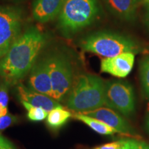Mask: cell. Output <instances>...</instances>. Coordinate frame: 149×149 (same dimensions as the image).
<instances>
[{"label":"cell","instance_id":"1","mask_svg":"<svg viewBox=\"0 0 149 149\" xmlns=\"http://www.w3.org/2000/svg\"><path fill=\"white\" fill-rule=\"evenodd\" d=\"M45 44L46 37L39 30H28L0 59V76L9 84L19 81L31 71Z\"/></svg>","mask_w":149,"mask_h":149},{"label":"cell","instance_id":"2","mask_svg":"<svg viewBox=\"0 0 149 149\" xmlns=\"http://www.w3.org/2000/svg\"><path fill=\"white\" fill-rule=\"evenodd\" d=\"M66 104L69 109L81 113L104 107L105 83L94 74H80L74 80Z\"/></svg>","mask_w":149,"mask_h":149},{"label":"cell","instance_id":"3","mask_svg":"<svg viewBox=\"0 0 149 149\" xmlns=\"http://www.w3.org/2000/svg\"><path fill=\"white\" fill-rule=\"evenodd\" d=\"M98 11L96 0H64L59 14V26L66 33H74L92 23Z\"/></svg>","mask_w":149,"mask_h":149},{"label":"cell","instance_id":"4","mask_svg":"<svg viewBox=\"0 0 149 149\" xmlns=\"http://www.w3.org/2000/svg\"><path fill=\"white\" fill-rule=\"evenodd\" d=\"M84 51L102 56L105 58L120 54L136 53L138 47L129 38L111 33H97L85 38L81 43Z\"/></svg>","mask_w":149,"mask_h":149},{"label":"cell","instance_id":"5","mask_svg":"<svg viewBox=\"0 0 149 149\" xmlns=\"http://www.w3.org/2000/svg\"><path fill=\"white\" fill-rule=\"evenodd\" d=\"M47 61L52 84L51 97L62 102L68 97L74 81L72 66L66 57L59 54L47 57Z\"/></svg>","mask_w":149,"mask_h":149},{"label":"cell","instance_id":"6","mask_svg":"<svg viewBox=\"0 0 149 149\" xmlns=\"http://www.w3.org/2000/svg\"><path fill=\"white\" fill-rule=\"evenodd\" d=\"M106 107L129 116L135 111V96L129 84L120 81L105 83Z\"/></svg>","mask_w":149,"mask_h":149},{"label":"cell","instance_id":"7","mask_svg":"<svg viewBox=\"0 0 149 149\" xmlns=\"http://www.w3.org/2000/svg\"><path fill=\"white\" fill-rule=\"evenodd\" d=\"M22 15L17 9L0 6V59L21 36Z\"/></svg>","mask_w":149,"mask_h":149},{"label":"cell","instance_id":"8","mask_svg":"<svg viewBox=\"0 0 149 149\" xmlns=\"http://www.w3.org/2000/svg\"><path fill=\"white\" fill-rule=\"evenodd\" d=\"M28 86L35 92L51 97L52 84L47 58L35 63L31 68Z\"/></svg>","mask_w":149,"mask_h":149},{"label":"cell","instance_id":"9","mask_svg":"<svg viewBox=\"0 0 149 149\" xmlns=\"http://www.w3.org/2000/svg\"><path fill=\"white\" fill-rule=\"evenodd\" d=\"M135 61V54L126 52L113 57L104 58L101 61L100 69L103 72L117 77H125L131 72Z\"/></svg>","mask_w":149,"mask_h":149},{"label":"cell","instance_id":"10","mask_svg":"<svg viewBox=\"0 0 149 149\" xmlns=\"http://www.w3.org/2000/svg\"><path fill=\"white\" fill-rule=\"evenodd\" d=\"M87 116L93 117L103 122L122 134H133V128L128 122L110 108L101 107L92 111L83 113Z\"/></svg>","mask_w":149,"mask_h":149},{"label":"cell","instance_id":"11","mask_svg":"<svg viewBox=\"0 0 149 149\" xmlns=\"http://www.w3.org/2000/svg\"><path fill=\"white\" fill-rule=\"evenodd\" d=\"M17 95L20 102H26L33 107L42 108L47 112L57 107H62L59 102L51 97L35 92L22 84H19L17 87Z\"/></svg>","mask_w":149,"mask_h":149},{"label":"cell","instance_id":"12","mask_svg":"<svg viewBox=\"0 0 149 149\" xmlns=\"http://www.w3.org/2000/svg\"><path fill=\"white\" fill-rule=\"evenodd\" d=\"M64 0H35L33 15L36 21L46 23L59 15Z\"/></svg>","mask_w":149,"mask_h":149},{"label":"cell","instance_id":"13","mask_svg":"<svg viewBox=\"0 0 149 149\" xmlns=\"http://www.w3.org/2000/svg\"><path fill=\"white\" fill-rule=\"evenodd\" d=\"M112 12L125 19H130L135 13L138 1L137 0H105Z\"/></svg>","mask_w":149,"mask_h":149},{"label":"cell","instance_id":"14","mask_svg":"<svg viewBox=\"0 0 149 149\" xmlns=\"http://www.w3.org/2000/svg\"><path fill=\"white\" fill-rule=\"evenodd\" d=\"M72 117L76 120L81 121L83 123L88 126L91 129H93L96 133L101 135H113L115 133H120L116 129L111 127L107 124L102 121L97 120L93 117L87 116L83 113H76L72 115Z\"/></svg>","mask_w":149,"mask_h":149},{"label":"cell","instance_id":"15","mask_svg":"<svg viewBox=\"0 0 149 149\" xmlns=\"http://www.w3.org/2000/svg\"><path fill=\"white\" fill-rule=\"evenodd\" d=\"M72 114L63 107H57L49 112L46 117V123L50 128L59 129L68 122Z\"/></svg>","mask_w":149,"mask_h":149},{"label":"cell","instance_id":"16","mask_svg":"<svg viewBox=\"0 0 149 149\" xmlns=\"http://www.w3.org/2000/svg\"><path fill=\"white\" fill-rule=\"evenodd\" d=\"M24 107L27 110V117L32 122H41L47 117L48 112L40 107H35L26 102H21Z\"/></svg>","mask_w":149,"mask_h":149},{"label":"cell","instance_id":"17","mask_svg":"<svg viewBox=\"0 0 149 149\" xmlns=\"http://www.w3.org/2000/svg\"><path fill=\"white\" fill-rule=\"evenodd\" d=\"M8 85L7 81H4L0 85V117L8 114Z\"/></svg>","mask_w":149,"mask_h":149},{"label":"cell","instance_id":"18","mask_svg":"<svg viewBox=\"0 0 149 149\" xmlns=\"http://www.w3.org/2000/svg\"><path fill=\"white\" fill-rule=\"evenodd\" d=\"M140 76L143 88L149 98V57L141 65Z\"/></svg>","mask_w":149,"mask_h":149},{"label":"cell","instance_id":"19","mask_svg":"<svg viewBox=\"0 0 149 149\" xmlns=\"http://www.w3.org/2000/svg\"><path fill=\"white\" fill-rule=\"evenodd\" d=\"M18 118L15 115L8 113L4 116L0 117V131L6 129L17 122Z\"/></svg>","mask_w":149,"mask_h":149},{"label":"cell","instance_id":"20","mask_svg":"<svg viewBox=\"0 0 149 149\" xmlns=\"http://www.w3.org/2000/svg\"><path fill=\"white\" fill-rule=\"evenodd\" d=\"M125 141L126 140H124V139H122V140L113 141V142L108 143V144L97 146L93 149H122Z\"/></svg>","mask_w":149,"mask_h":149},{"label":"cell","instance_id":"21","mask_svg":"<svg viewBox=\"0 0 149 149\" xmlns=\"http://www.w3.org/2000/svg\"><path fill=\"white\" fill-rule=\"evenodd\" d=\"M137 141L133 139H127L126 140L124 145L122 149H137Z\"/></svg>","mask_w":149,"mask_h":149},{"label":"cell","instance_id":"22","mask_svg":"<svg viewBox=\"0 0 149 149\" xmlns=\"http://www.w3.org/2000/svg\"><path fill=\"white\" fill-rule=\"evenodd\" d=\"M12 146H13L12 143L0 134V149L6 148Z\"/></svg>","mask_w":149,"mask_h":149},{"label":"cell","instance_id":"23","mask_svg":"<svg viewBox=\"0 0 149 149\" xmlns=\"http://www.w3.org/2000/svg\"><path fill=\"white\" fill-rule=\"evenodd\" d=\"M137 149H149V144L143 141H137Z\"/></svg>","mask_w":149,"mask_h":149},{"label":"cell","instance_id":"24","mask_svg":"<svg viewBox=\"0 0 149 149\" xmlns=\"http://www.w3.org/2000/svg\"><path fill=\"white\" fill-rule=\"evenodd\" d=\"M146 128H147V130H148V131L149 133V115L146 120Z\"/></svg>","mask_w":149,"mask_h":149},{"label":"cell","instance_id":"25","mask_svg":"<svg viewBox=\"0 0 149 149\" xmlns=\"http://www.w3.org/2000/svg\"><path fill=\"white\" fill-rule=\"evenodd\" d=\"M148 24H149V4L148 6Z\"/></svg>","mask_w":149,"mask_h":149},{"label":"cell","instance_id":"26","mask_svg":"<svg viewBox=\"0 0 149 149\" xmlns=\"http://www.w3.org/2000/svg\"><path fill=\"white\" fill-rule=\"evenodd\" d=\"M145 2H146V3H148V4H149V0H144Z\"/></svg>","mask_w":149,"mask_h":149},{"label":"cell","instance_id":"27","mask_svg":"<svg viewBox=\"0 0 149 149\" xmlns=\"http://www.w3.org/2000/svg\"><path fill=\"white\" fill-rule=\"evenodd\" d=\"M137 1H138V3H139V2H140V1H141V0H137Z\"/></svg>","mask_w":149,"mask_h":149}]
</instances>
